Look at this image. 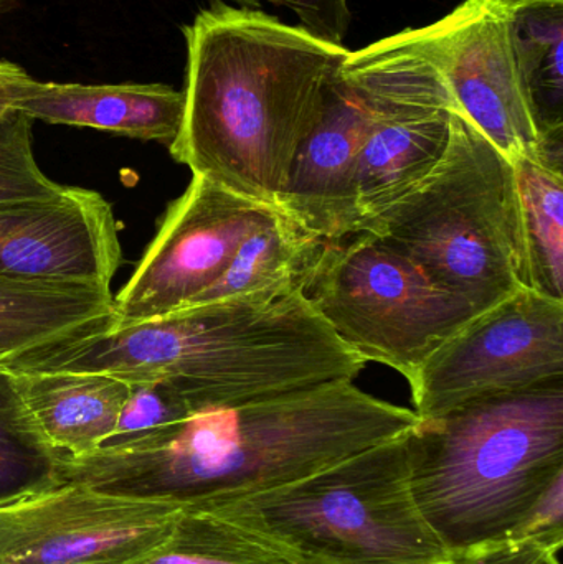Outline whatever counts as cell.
<instances>
[{
    "label": "cell",
    "instance_id": "cell-1",
    "mask_svg": "<svg viewBox=\"0 0 563 564\" xmlns=\"http://www.w3.org/2000/svg\"><path fill=\"white\" fill-rule=\"evenodd\" d=\"M412 410L333 381L201 411L121 446L63 457L62 480L141 499H240L291 486L416 426Z\"/></svg>",
    "mask_w": 563,
    "mask_h": 564
},
{
    "label": "cell",
    "instance_id": "cell-2",
    "mask_svg": "<svg viewBox=\"0 0 563 564\" xmlns=\"http://www.w3.org/2000/svg\"><path fill=\"white\" fill-rule=\"evenodd\" d=\"M182 33L185 106L167 145L172 159L192 175L278 208L350 50L224 0L202 9Z\"/></svg>",
    "mask_w": 563,
    "mask_h": 564
},
{
    "label": "cell",
    "instance_id": "cell-3",
    "mask_svg": "<svg viewBox=\"0 0 563 564\" xmlns=\"http://www.w3.org/2000/svg\"><path fill=\"white\" fill-rule=\"evenodd\" d=\"M13 371H89L169 380L194 413L353 380L367 361L304 289L192 305L128 327L86 332L0 361Z\"/></svg>",
    "mask_w": 563,
    "mask_h": 564
},
{
    "label": "cell",
    "instance_id": "cell-4",
    "mask_svg": "<svg viewBox=\"0 0 563 564\" xmlns=\"http://www.w3.org/2000/svg\"><path fill=\"white\" fill-rule=\"evenodd\" d=\"M407 449L413 499L450 555L539 539L563 487V381L419 421Z\"/></svg>",
    "mask_w": 563,
    "mask_h": 564
},
{
    "label": "cell",
    "instance_id": "cell-5",
    "mask_svg": "<svg viewBox=\"0 0 563 564\" xmlns=\"http://www.w3.org/2000/svg\"><path fill=\"white\" fill-rule=\"evenodd\" d=\"M360 231L479 312L532 289L515 164L459 111L435 171Z\"/></svg>",
    "mask_w": 563,
    "mask_h": 564
},
{
    "label": "cell",
    "instance_id": "cell-6",
    "mask_svg": "<svg viewBox=\"0 0 563 564\" xmlns=\"http://www.w3.org/2000/svg\"><path fill=\"white\" fill-rule=\"evenodd\" d=\"M407 434L291 486L197 500L303 564H440L452 558L413 499Z\"/></svg>",
    "mask_w": 563,
    "mask_h": 564
},
{
    "label": "cell",
    "instance_id": "cell-7",
    "mask_svg": "<svg viewBox=\"0 0 563 564\" xmlns=\"http://www.w3.org/2000/svg\"><path fill=\"white\" fill-rule=\"evenodd\" d=\"M304 294L350 350L393 368L409 383L443 341L479 314L370 231L324 241Z\"/></svg>",
    "mask_w": 563,
    "mask_h": 564
},
{
    "label": "cell",
    "instance_id": "cell-8",
    "mask_svg": "<svg viewBox=\"0 0 563 564\" xmlns=\"http://www.w3.org/2000/svg\"><path fill=\"white\" fill-rule=\"evenodd\" d=\"M343 69L362 86L373 112L354 177L357 234L435 171L459 109L409 29L350 52Z\"/></svg>",
    "mask_w": 563,
    "mask_h": 564
},
{
    "label": "cell",
    "instance_id": "cell-9",
    "mask_svg": "<svg viewBox=\"0 0 563 564\" xmlns=\"http://www.w3.org/2000/svg\"><path fill=\"white\" fill-rule=\"evenodd\" d=\"M555 381H563V301L524 288L469 318L409 384L412 411L425 421Z\"/></svg>",
    "mask_w": 563,
    "mask_h": 564
},
{
    "label": "cell",
    "instance_id": "cell-10",
    "mask_svg": "<svg viewBox=\"0 0 563 564\" xmlns=\"http://www.w3.org/2000/svg\"><path fill=\"white\" fill-rule=\"evenodd\" d=\"M182 509L59 480L0 503V564H139L167 540Z\"/></svg>",
    "mask_w": 563,
    "mask_h": 564
},
{
    "label": "cell",
    "instance_id": "cell-11",
    "mask_svg": "<svg viewBox=\"0 0 563 564\" xmlns=\"http://www.w3.org/2000/svg\"><path fill=\"white\" fill-rule=\"evenodd\" d=\"M509 0H465L423 29H409L420 52L439 68L459 112L509 161L562 169L522 91L511 42Z\"/></svg>",
    "mask_w": 563,
    "mask_h": 564
},
{
    "label": "cell",
    "instance_id": "cell-12",
    "mask_svg": "<svg viewBox=\"0 0 563 564\" xmlns=\"http://www.w3.org/2000/svg\"><path fill=\"white\" fill-rule=\"evenodd\" d=\"M273 210L278 208L192 175L116 295L106 328L128 327L187 307L220 280L245 237Z\"/></svg>",
    "mask_w": 563,
    "mask_h": 564
},
{
    "label": "cell",
    "instance_id": "cell-13",
    "mask_svg": "<svg viewBox=\"0 0 563 564\" xmlns=\"http://www.w3.org/2000/svg\"><path fill=\"white\" fill-rule=\"evenodd\" d=\"M122 261L101 194L79 187L42 202L0 205V274L111 285Z\"/></svg>",
    "mask_w": 563,
    "mask_h": 564
},
{
    "label": "cell",
    "instance_id": "cell-14",
    "mask_svg": "<svg viewBox=\"0 0 563 564\" xmlns=\"http://www.w3.org/2000/svg\"><path fill=\"white\" fill-rule=\"evenodd\" d=\"M372 122V106L362 86L340 69L327 88L316 128L294 159L278 204L321 240L356 234L354 177Z\"/></svg>",
    "mask_w": 563,
    "mask_h": 564
},
{
    "label": "cell",
    "instance_id": "cell-15",
    "mask_svg": "<svg viewBox=\"0 0 563 564\" xmlns=\"http://www.w3.org/2000/svg\"><path fill=\"white\" fill-rule=\"evenodd\" d=\"M182 89L151 85H76L33 82L15 105L33 121L89 128L169 145L184 116Z\"/></svg>",
    "mask_w": 563,
    "mask_h": 564
},
{
    "label": "cell",
    "instance_id": "cell-16",
    "mask_svg": "<svg viewBox=\"0 0 563 564\" xmlns=\"http://www.w3.org/2000/svg\"><path fill=\"white\" fill-rule=\"evenodd\" d=\"M12 371L46 443L68 459L102 446L131 394L122 378L89 371Z\"/></svg>",
    "mask_w": 563,
    "mask_h": 564
},
{
    "label": "cell",
    "instance_id": "cell-17",
    "mask_svg": "<svg viewBox=\"0 0 563 564\" xmlns=\"http://www.w3.org/2000/svg\"><path fill=\"white\" fill-rule=\"evenodd\" d=\"M111 285L0 274V361L106 327Z\"/></svg>",
    "mask_w": 563,
    "mask_h": 564
},
{
    "label": "cell",
    "instance_id": "cell-18",
    "mask_svg": "<svg viewBox=\"0 0 563 564\" xmlns=\"http://www.w3.org/2000/svg\"><path fill=\"white\" fill-rule=\"evenodd\" d=\"M323 243L290 215L270 212L241 241L220 280L187 307L250 295H284L304 289L307 271Z\"/></svg>",
    "mask_w": 563,
    "mask_h": 564
},
{
    "label": "cell",
    "instance_id": "cell-19",
    "mask_svg": "<svg viewBox=\"0 0 563 564\" xmlns=\"http://www.w3.org/2000/svg\"><path fill=\"white\" fill-rule=\"evenodd\" d=\"M512 59L539 131L563 151V0H509Z\"/></svg>",
    "mask_w": 563,
    "mask_h": 564
},
{
    "label": "cell",
    "instance_id": "cell-20",
    "mask_svg": "<svg viewBox=\"0 0 563 564\" xmlns=\"http://www.w3.org/2000/svg\"><path fill=\"white\" fill-rule=\"evenodd\" d=\"M139 564H303L205 502L184 503L171 535Z\"/></svg>",
    "mask_w": 563,
    "mask_h": 564
},
{
    "label": "cell",
    "instance_id": "cell-21",
    "mask_svg": "<svg viewBox=\"0 0 563 564\" xmlns=\"http://www.w3.org/2000/svg\"><path fill=\"white\" fill-rule=\"evenodd\" d=\"M531 285L563 301V172L541 162L516 161Z\"/></svg>",
    "mask_w": 563,
    "mask_h": 564
},
{
    "label": "cell",
    "instance_id": "cell-22",
    "mask_svg": "<svg viewBox=\"0 0 563 564\" xmlns=\"http://www.w3.org/2000/svg\"><path fill=\"white\" fill-rule=\"evenodd\" d=\"M62 459L36 426L15 375L0 364V503L59 482Z\"/></svg>",
    "mask_w": 563,
    "mask_h": 564
},
{
    "label": "cell",
    "instance_id": "cell-23",
    "mask_svg": "<svg viewBox=\"0 0 563 564\" xmlns=\"http://www.w3.org/2000/svg\"><path fill=\"white\" fill-rule=\"evenodd\" d=\"M32 129L33 119L20 109L0 116V205L48 200L65 188L36 164Z\"/></svg>",
    "mask_w": 563,
    "mask_h": 564
},
{
    "label": "cell",
    "instance_id": "cell-24",
    "mask_svg": "<svg viewBox=\"0 0 563 564\" xmlns=\"http://www.w3.org/2000/svg\"><path fill=\"white\" fill-rule=\"evenodd\" d=\"M188 401L172 381L145 380L131 383L118 424L105 446H121L162 427L174 426L194 416Z\"/></svg>",
    "mask_w": 563,
    "mask_h": 564
},
{
    "label": "cell",
    "instance_id": "cell-25",
    "mask_svg": "<svg viewBox=\"0 0 563 564\" xmlns=\"http://www.w3.org/2000/svg\"><path fill=\"white\" fill-rule=\"evenodd\" d=\"M241 7L258 9L261 2L286 7L296 13L301 26L313 33L317 39L326 40L334 45H343L349 30V0H231Z\"/></svg>",
    "mask_w": 563,
    "mask_h": 564
},
{
    "label": "cell",
    "instance_id": "cell-26",
    "mask_svg": "<svg viewBox=\"0 0 563 564\" xmlns=\"http://www.w3.org/2000/svg\"><path fill=\"white\" fill-rule=\"evenodd\" d=\"M563 542L549 539H529L506 543L495 549L462 553L440 564H539L549 553L562 552Z\"/></svg>",
    "mask_w": 563,
    "mask_h": 564
},
{
    "label": "cell",
    "instance_id": "cell-27",
    "mask_svg": "<svg viewBox=\"0 0 563 564\" xmlns=\"http://www.w3.org/2000/svg\"><path fill=\"white\" fill-rule=\"evenodd\" d=\"M33 82L35 78H32L22 66L0 58V116L10 108H15Z\"/></svg>",
    "mask_w": 563,
    "mask_h": 564
},
{
    "label": "cell",
    "instance_id": "cell-28",
    "mask_svg": "<svg viewBox=\"0 0 563 564\" xmlns=\"http://www.w3.org/2000/svg\"><path fill=\"white\" fill-rule=\"evenodd\" d=\"M20 3H22V0H0V15L13 12Z\"/></svg>",
    "mask_w": 563,
    "mask_h": 564
},
{
    "label": "cell",
    "instance_id": "cell-29",
    "mask_svg": "<svg viewBox=\"0 0 563 564\" xmlns=\"http://www.w3.org/2000/svg\"><path fill=\"white\" fill-rule=\"evenodd\" d=\"M539 564H562L561 563V552L549 553V555L545 556V558L542 560V562Z\"/></svg>",
    "mask_w": 563,
    "mask_h": 564
}]
</instances>
